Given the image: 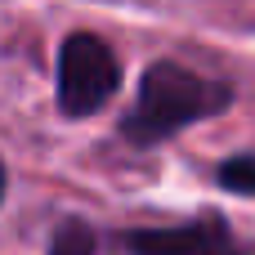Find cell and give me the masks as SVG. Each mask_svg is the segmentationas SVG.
I'll list each match as a JSON object with an SVG mask.
<instances>
[{
    "label": "cell",
    "instance_id": "6da1fadb",
    "mask_svg": "<svg viewBox=\"0 0 255 255\" xmlns=\"http://www.w3.org/2000/svg\"><path fill=\"white\" fill-rule=\"evenodd\" d=\"M233 99L238 94L224 76H206V72L188 67L179 58H157V63L143 67L134 103L121 112L117 134H121V143L148 152V148L184 134L188 126L229 112Z\"/></svg>",
    "mask_w": 255,
    "mask_h": 255
},
{
    "label": "cell",
    "instance_id": "7a4b0ae2",
    "mask_svg": "<svg viewBox=\"0 0 255 255\" xmlns=\"http://www.w3.org/2000/svg\"><path fill=\"white\" fill-rule=\"evenodd\" d=\"M121 90V58L99 31H67L54 63V103L67 121L99 117Z\"/></svg>",
    "mask_w": 255,
    "mask_h": 255
},
{
    "label": "cell",
    "instance_id": "3957f363",
    "mask_svg": "<svg viewBox=\"0 0 255 255\" xmlns=\"http://www.w3.org/2000/svg\"><path fill=\"white\" fill-rule=\"evenodd\" d=\"M126 255H255V247H242L233 238V224L224 211H197L179 224H139L121 238Z\"/></svg>",
    "mask_w": 255,
    "mask_h": 255
},
{
    "label": "cell",
    "instance_id": "277c9868",
    "mask_svg": "<svg viewBox=\"0 0 255 255\" xmlns=\"http://www.w3.org/2000/svg\"><path fill=\"white\" fill-rule=\"evenodd\" d=\"M45 255H99V233H94V224L81 220V215L58 220V229L49 233Z\"/></svg>",
    "mask_w": 255,
    "mask_h": 255
},
{
    "label": "cell",
    "instance_id": "5b68a950",
    "mask_svg": "<svg viewBox=\"0 0 255 255\" xmlns=\"http://www.w3.org/2000/svg\"><path fill=\"white\" fill-rule=\"evenodd\" d=\"M215 184L233 197H251L255 202V152H233L215 166Z\"/></svg>",
    "mask_w": 255,
    "mask_h": 255
},
{
    "label": "cell",
    "instance_id": "8992f818",
    "mask_svg": "<svg viewBox=\"0 0 255 255\" xmlns=\"http://www.w3.org/2000/svg\"><path fill=\"white\" fill-rule=\"evenodd\" d=\"M4 197H9V166H4V157H0V206H4Z\"/></svg>",
    "mask_w": 255,
    "mask_h": 255
}]
</instances>
